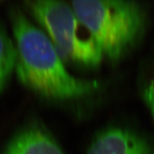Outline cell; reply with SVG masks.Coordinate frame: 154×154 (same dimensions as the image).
I'll return each instance as SVG.
<instances>
[{
  "label": "cell",
  "mask_w": 154,
  "mask_h": 154,
  "mask_svg": "<svg viewBox=\"0 0 154 154\" xmlns=\"http://www.w3.org/2000/svg\"><path fill=\"white\" fill-rule=\"evenodd\" d=\"M27 7L42 25L61 58L87 67H96L104 56L97 42L71 5L62 1L38 0Z\"/></svg>",
  "instance_id": "3"
},
{
  "label": "cell",
  "mask_w": 154,
  "mask_h": 154,
  "mask_svg": "<svg viewBox=\"0 0 154 154\" xmlns=\"http://www.w3.org/2000/svg\"><path fill=\"white\" fill-rule=\"evenodd\" d=\"M3 154H64L57 142L38 127H29L17 133Z\"/></svg>",
  "instance_id": "5"
},
{
  "label": "cell",
  "mask_w": 154,
  "mask_h": 154,
  "mask_svg": "<svg viewBox=\"0 0 154 154\" xmlns=\"http://www.w3.org/2000/svg\"><path fill=\"white\" fill-rule=\"evenodd\" d=\"M87 154H154V144L133 130L110 128L97 134Z\"/></svg>",
  "instance_id": "4"
},
{
  "label": "cell",
  "mask_w": 154,
  "mask_h": 154,
  "mask_svg": "<svg viewBox=\"0 0 154 154\" xmlns=\"http://www.w3.org/2000/svg\"><path fill=\"white\" fill-rule=\"evenodd\" d=\"M17 50L14 43L0 27V94L15 71Z\"/></svg>",
  "instance_id": "6"
},
{
  "label": "cell",
  "mask_w": 154,
  "mask_h": 154,
  "mask_svg": "<svg viewBox=\"0 0 154 154\" xmlns=\"http://www.w3.org/2000/svg\"><path fill=\"white\" fill-rule=\"evenodd\" d=\"M17 50L15 72L35 93L56 100L78 99L99 89L96 79L77 78L68 71L47 35L18 10L11 12Z\"/></svg>",
  "instance_id": "1"
},
{
  "label": "cell",
  "mask_w": 154,
  "mask_h": 154,
  "mask_svg": "<svg viewBox=\"0 0 154 154\" xmlns=\"http://www.w3.org/2000/svg\"><path fill=\"white\" fill-rule=\"evenodd\" d=\"M143 99L154 117V80L146 85L143 91Z\"/></svg>",
  "instance_id": "7"
},
{
  "label": "cell",
  "mask_w": 154,
  "mask_h": 154,
  "mask_svg": "<svg viewBox=\"0 0 154 154\" xmlns=\"http://www.w3.org/2000/svg\"><path fill=\"white\" fill-rule=\"evenodd\" d=\"M71 6L104 57L118 61L140 41L146 25L143 6L134 1H73Z\"/></svg>",
  "instance_id": "2"
}]
</instances>
